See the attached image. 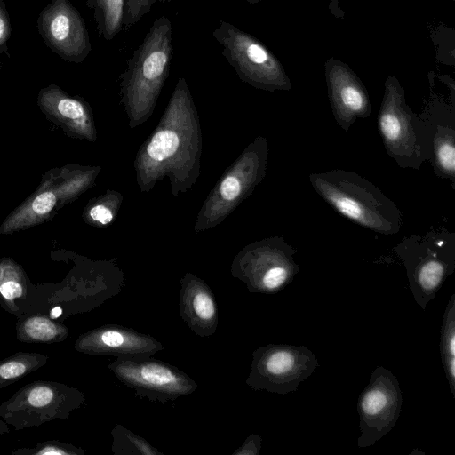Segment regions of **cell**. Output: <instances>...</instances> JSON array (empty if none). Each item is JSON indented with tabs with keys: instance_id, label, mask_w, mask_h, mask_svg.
<instances>
[{
	"instance_id": "1",
	"label": "cell",
	"mask_w": 455,
	"mask_h": 455,
	"mask_svg": "<svg viewBox=\"0 0 455 455\" xmlns=\"http://www.w3.org/2000/svg\"><path fill=\"white\" fill-rule=\"evenodd\" d=\"M202 153L198 112L180 75L157 125L137 151L133 166L140 191L149 192L164 178L172 196L191 190L200 175Z\"/></svg>"
},
{
	"instance_id": "2",
	"label": "cell",
	"mask_w": 455,
	"mask_h": 455,
	"mask_svg": "<svg viewBox=\"0 0 455 455\" xmlns=\"http://www.w3.org/2000/svg\"><path fill=\"white\" fill-rule=\"evenodd\" d=\"M172 29L166 16L157 18L133 51L118 77L120 105L133 129L148 120L170 74Z\"/></svg>"
},
{
	"instance_id": "3",
	"label": "cell",
	"mask_w": 455,
	"mask_h": 455,
	"mask_svg": "<svg viewBox=\"0 0 455 455\" xmlns=\"http://www.w3.org/2000/svg\"><path fill=\"white\" fill-rule=\"evenodd\" d=\"M309 181L320 197L355 224L381 235L400 231L403 218L399 208L358 173L340 169L314 172Z\"/></svg>"
},
{
	"instance_id": "4",
	"label": "cell",
	"mask_w": 455,
	"mask_h": 455,
	"mask_svg": "<svg viewBox=\"0 0 455 455\" xmlns=\"http://www.w3.org/2000/svg\"><path fill=\"white\" fill-rule=\"evenodd\" d=\"M101 166L66 164L42 175L36 190L14 208L0 225L1 235H12L52 220L66 204L91 188Z\"/></svg>"
},
{
	"instance_id": "5",
	"label": "cell",
	"mask_w": 455,
	"mask_h": 455,
	"mask_svg": "<svg viewBox=\"0 0 455 455\" xmlns=\"http://www.w3.org/2000/svg\"><path fill=\"white\" fill-rule=\"evenodd\" d=\"M402 260L409 288L425 310L455 270V234L441 229L404 237L393 248Z\"/></svg>"
},
{
	"instance_id": "6",
	"label": "cell",
	"mask_w": 455,
	"mask_h": 455,
	"mask_svg": "<svg viewBox=\"0 0 455 455\" xmlns=\"http://www.w3.org/2000/svg\"><path fill=\"white\" fill-rule=\"evenodd\" d=\"M268 142L255 138L226 169L203 203L194 226L200 233L213 228L228 217L263 180Z\"/></svg>"
},
{
	"instance_id": "7",
	"label": "cell",
	"mask_w": 455,
	"mask_h": 455,
	"mask_svg": "<svg viewBox=\"0 0 455 455\" xmlns=\"http://www.w3.org/2000/svg\"><path fill=\"white\" fill-rule=\"evenodd\" d=\"M378 128L387 155L401 168L419 170L431 158V148L419 115L409 108L404 92L393 77L385 85Z\"/></svg>"
},
{
	"instance_id": "8",
	"label": "cell",
	"mask_w": 455,
	"mask_h": 455,
	"mask_svg": "<svg viewBox=\"0 0 455 455\" xmlns=\"http://www.w3.org/2000/svg\"><path fill=\"white\" fill-rule=\"evenodd\" d=\"M212 36L222 46V55L242 81L268 91L291 88L280 63L254 36L226 20H220Z\"/></svg>"
},
{
	"instance_id": "9",
	"label": "cell",
	"mask_w": 455,
	"mask_h": 455,
	"mask_svg": "<svg viewBox=\"0 0 455 455\" xmlns=\"http://www.w3.org/2000/svg\"><path fill=\"white\" fill-rule=\"evenodd\" d=\"M295 253L293 246L283 237L272 236L244 247L235 265L251 291L274 294L290 284L299 273Z\"/></svg>"
},
{
	"instance_id": "10",
	"label": "cell",
	"mask_w": 455,
	"mask_h": 455,
	"mask_svg": "<svg viewBox=\"0 0 455 455\" xmlns=\"http://www.w3.org/2000/svg\"><path fill=\"white\" fill-rule=\"evenodd\" d=\"M318 366L315 354L305 346L270 344L253 353L248 383L256 390L285 395L295 392Z\"/></svg>"
},
{
	"instance_id": "11",
	"label": "cell",
	"mask_w": 455,
	"mask_h": 455,
	"mask_svg": "<svg viewBox=\"0 0 455 455\" xmlns=\"http://www.w3.org/2000/svg\"><path fill=\"white\" fill-rule=\"evenodd\" d=\"M402 391L391 371L377 366L357 401L360 436L358 448H366L388 434L400 417Z\"/></svg>"
},
{
	"instance_id": "12",
	"label": "cell",
	"mask_w": 455,
	"mask_h": 455,
	"mask_svg": "<svg viewBox=\"0 0 455 455\" xmlns=\"http://www.w3.org/2000/svg\"><path fill=\"white\" fill-rule=\"evenodd\" d=\"M36 27L44 44L68 62L82 63L92 51L84 20L70 0H51Z\"/></svg>"
},
{
	"instance_id": "13",
	"label": "cell",
	"mask_w": 455,
	"mask_h": 455,
	"mask_svg": "<svg viewBox=\"0 0 455 455\" xmlns=\"http://www.w3.org/2000/svg\"><path fill=\"white\" fill-rule=\"evenodd\" d=\"M36 102L46 119L60 127L68 137L96 141L93 113L82 97L71 96L52 83L40 89Z\"/></svg>"
},
{
	"instance_id": "14",
	"label": "cell",
	"mask_w": 455,
	"mask_h": 455,
	"mask_svg": "<svg viewBox=\"0 0 455 455\" xmlns=\"http://www.w3.org/2000/svg\"><path fill=\"white\" fill-rule=\"evenodd\" d=\"M431 148L435 174L455 188V107L431 103L419 115Z\"/></svg>"
},
{
	"instance_id": "15",
	"label": "cell",
	"mask_w": 455,
	"mask_h": 455,
	"mask_svg": "<svg viewBox=\"0 0 455 455\" xmlns=\"http://www.w3.org/2000/svg\"><path fill=\"white\" fill-rule=\"evenodd\" d=\"M329 98L338 125L347 132L358 118H367L371 101L364 86L346 67L334 64L327 73Z\"/></svg>"
},
{
	"instance_id": "16",
	"label": "cell",
	"mask_w": 455,
	"mask_h": 455,
	"mask_svg": "<svg viewBox=\"0 0 455 455\" xmlns=\"http://www.w3.org/2000/svg\"><path fill=\"white\" fill-rule=\"evenodd\" d=\"M64 387L52 383H32L24 387L1 408L10 419L24 420L23 425L36 424L58 417L63 411ZM20 419V420H21Z\"/></svg>"
},
{
	"instance_id": "17",
	"label": "cell",
	"mask_w": 455,
	"mask_h": 455,
	"mask_svg": "<svg viewBox=\"0 0 455 455\" xmlns=\"http://www.w3.org/2000/svg\"><path fill=\"white\" fill-rule=\"evenodd\" d=\"M116 370L119 378L140 390L177 395L188 389V382L181 374L161 363L125 362Z\"/></svg>"
},
{
	"instance_id": "18",
	"label": "cell",
	"mask_w": 455,
	"mask_h": 455,
	"mask_svg": "<svg viewBox=\"0 0 455 455\" xmlns=\"http://www.w3.org/2000/svg\"><path fill=\"white\" fill-rule=\"evenodd\" d=\"M440 353L449 388L455 398V293H452L443 315Z\"/></svg>"
},
{
	"instance_id": "19",
	"label": "cell",
	"mask_w": 455,
	"mask_h": 455,
	"mask_svg": "<svg viewBox=\"0 0 455 455\" xmlns=\"http://www.w3.org/2000/svg\"><path fill=\"white\" fill-rule=\"evenodd\" d=\"M92 11L99 36L107 41L116 37L123 28L124 0H85Z\"/></svg>"
},
{
	"instance_id": "20",
	"label": "cell",
	"mask_w": 455,
	"mask_h": 455,
	"mask_svg": "<svg viewBox=\"0 0 455 455\" xmlns=\"http://www.w3.org/2000/svg\"><path fill=\"white\" fill-rule=\"evenodd\" d=\"M121 193L108 189L104 194L88 201L83 212V220L90 226L106 228L116 218L123 202Z\"/></svg>"
},
{
	"instance_id": "21",
	"label": "cell",
	"mask_w": 455,
	"mask_h": 455,
	"mask_svg": "<svg viewBox=\"0 0 455 455\" xmlns=\"http://www.w3.org/2000/svg\"><path fill=\"white\" fill-rule=\"evenodd\" d=\"M67 332L65 326L44 315L30 316L18 324V337L24 342H56L63 339Z\"/></svg>"
},
{
	"instance_id": "22",
	"label": "cell",
	"mask_w": 455,
	"mask_h": 455,
	"mask_svg": "<svg viewBox=\"0 0 455 455\" xmlns=\"http://www.w3.org/2000/svg\"><path fill=\"white\" fill-rule=\"evenodd\" d=\"M39 354L19 353L0 362V387L10 385L45 363Z\"/></svg>"
},
{
	"instance_id": "23",
	"label": "cell",
	"mask_w": 455,
	"mask_h": 455,
	"mask_svg": "<svg viewBox=\"0 0 455 455\" xmlns=\"http://www.w3.org/2000/svg\"><path fill=\"white\" fill-rule=\"evenodd\" d=\"M24 272L10 258L0 260V295L8 301L20 298L24 293Z\"/></svg>"
},
{
	"instance_id": "24",
	"label": "cell",
	"mask_w": 455,
	"mask_h": 455,
	"mask_svg": "<svg viewBox=\"0 0 455 455\" xmlns=\"http://www.w3.org/2000/svg\"><path fill=\"white\" fill-rule=\"evenodd\" d=\"M197 288L191 295L190 311L196 320L209 323L216 317V305L209 291L202 286Z\"/></svg>"
},
{
	"instance_id": "25",
	"label": "cell",
	"mask_w": 455,
	"mask_h": 455,
	"mask_svg": "<svg viewBox=\"0 0 455 455\" xmlns=\"http://www.w3.org/2000/svg\"><path fill=\"white\" fill-rule=\"evenodd\" d=\"M156 0H124L123 28L129 29L148 14Z\"/></svg>"
},
{
	"instance_id": "26",
	"label": "cell",
	"mask_w": 455,
	"mask_h": 455,
	"mask_svg": "<svg viewBox=\"0 0 455 455\" xmlns=\"http://www.w3.org/2000/svg\"><path fill=\"white\" fill-rule=\"evenodd\" d=\"M10 16L4 0H0V53L6 52L7 41L11 36Z\"/></svg>"
},
{
	"instance_id": "27",
	"label": "cell",
	"mask_w": 455,
	"mask_h": 455,
	"mask_svg": "<svg viewBox=\"0 0 455 455\" xmlns=\"http://www.w3.org/2000/svg\"><path fill=\"white\" fill-rule=\"evenodd\" d=\"M33 453L38 455H66L76 452L70 451L68 448H65L64 445L59 443H45Z\"/></svg>"
},
{
	"instance_id": "28",
	"label": "cell",
	"mask_w": 455,
	"mask_h": 455,
	"mask_svg": "<svg viewBox=\"0 0 455 455\" xmlns=\"http://www.w3.org/2000/svg\"><path fill=\"white\" fill-rule=\"evenodd\" d=\"M171 1H173V0H156V2H162V3L171 2Z\"/></svg>"
},
{
	"instance_id": "29",
	"label": "cell",
	"mask_w": 455,
	"mask_h": 455,
	"mask_svg": "<svg viewBox=\"0 0 455 455\" xmlns=\"http://www.w3.org/2000/svg\"><path fill=\"white\" fill-rule=\"evenodd\" d=\"M246 1H247V2H249V3H251V4H254V3H256V2H257V1H259V0H246Z\"/></svg>"
}]
</instances>
